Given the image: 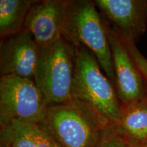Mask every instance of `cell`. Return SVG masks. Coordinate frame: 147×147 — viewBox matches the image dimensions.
Segmentation results:
<instances>
[{
    "instance_id": "cell-1",
    "label": "cell",
    "mask_w": 147,
    "mask_h": 147,
    "mask_svg": "<svg viewBox=\"0 0 147 147\" xmlns=\"http://www.w3.org/2000/svg\"><path fill=\"white\" fill-rule=\"evenodd\" d=\"M61 147H95L114 125L87 104L71 100L51 104L40 125Z\"/></svg>"
},
{
    "instance_id": "cell-2",
    "label": "cell",
    "mask_w": 147,
    "mask_h": 147,
    "mask_svg": "<svg viewBox=\"0 0 147 147\" xmlns=\"http://www.w3.org/2000/svg\"><path fill=\"white\" fill-rule=\"evenodd\" d=\"M71 87L73 100L94 109L111 124L121 119L122 105L115 86L108 78L95 55L87 48L77 46Z\"/></svg>"
},
{
    "instance_id": "cell-3",
    "label": "cell",
    "mask_w": 147,
    "mask_h": 147,
    "mask_svg": "<svg viewBox=\"0 0 147 147\" xmlns=\"http://www.w3.org/2000/svg\"><path fill=\"white\" fill-rule=\"evenodd\" d=\"M62 38L74 47L87 48L115 84L113 57L106 23L94 1L67 0Z\"/></svg>"
},
{
    "instance_id": "cell-4",
    "label": "cell",
    "mask_w": 147,
    "mask_h": 147,
    "mask_svg": "<svg viewBox=\"0 0 147 147\" xmlns=\"http://www.w3.org/2000/svg\"><path fill=\"white\" fill-rule=\"evenodd\" d=\"M76 48L63 38L40 47L34 81L50 104L72 100Z\"/></svg>"
},
{
    "instance_id": "cell-5",
    "label": "cell",
    "mask_w": 147,
    "mask_h": 147,
    "mask_svg": "<svg viewBox=\"0 0 147 147\" xmlns=\"http://www.w3.org/2000/svg\"><path fill=\"white\" fill-rule=\"evenodd\" d=\"M50 105L34 80L16 76H1V128L14 120L40 125Z\"/></svg>"
},
{
    "instance_id": "cell-6",
    "label": "cell",
    "mask_w": 147,
    "mask_h": 147,
    "mask_svg": "<svg viewBox=\"0 0 147 147\" xmlns=\"http://www.w3.org/2000/svg\"><path fill=\"white\" fill-rule=\"evenodd\" d=\"M106 23L113 57L116 91L122 106H127L146 96L147 87L122 37Z\"/></svg>"
},
{
    "instance_id": "cell-7",
    "label": "cell",
    "mask_w": 147,
    "mask_h": 147,
    "mask_svg": "<svg viewBox=\"0 0 147 147\" xmlns=\"http://www.w3.org/2000/svg\"><path fill=\"white\" fill-rule=\"evenodd\" d=\"M106 22L127 41L136 42L147 28V0H95Z\"/></svg>"
},
{
    "instance_id": "cell-8",
    "label": "cell",
    "mask_w": 147,
    "mask_h": 147,
    "mask_svg": "<svg viewBox=\"0 0 147 147\" xmlns=\"http://www.w3.org/2000/svg\"><path fill=\"white\" fill-rule=\"evenodd\" d=\"M40 47L27 30L1 40V76H16L34 80Z\"/></svg>"
},
{
    "instance_id": "cell-9",
    "label": "cell",
    "mask_w": 147,
    "mask_h": 147,
    "mask_svg": "<svg viewBox=\"0 0 147 147\" xmlns=\"http://www.w3.org/2000/svg\"><path fill=\"white\" fill-rule=\"evenodd\" d=\"M67 0L36 1L29 10L23 29L29 32L40 47L62 38Z\"/></svg>"
},
{
    "instance_id": "cell-10",
    "label": "cell",
    "mask_w": 147,
    "mask_h": 147,
    "mask_svg": "<svg viewBox=\"0 0 147 147\" xmlns=\"http://www.w3.org/2000/svg\"><path fill=\"white\" fill-rule=\"evenodd\" d=\"M115 126L127 143L147 145V95L122 106L120 121Z\"/></svg>"
},
{
    "instance_id": "cell-11",
    "label": "cell",
    "mask_w": 147,
    "mask_h": 147,
    "mask_svg": "<svg viewBox=\"0 0 147 147\" xmlns=\"http://www.w3.org/2000/svg\"><path fill=\"white\" fill-rule=\"evenodd\" d=\"M36 1L1 0L0 36L1 40L21 32L29 10Z\"/></svg>"
},
{
    "instance_id": "cell-12",
    "label": "cell",
    "mask_w": 147,
    "mask_h": 147,
    "mask_svg": "<svg viewBox=\"0 0 147 147\" xmlns=\"http://www.w3.org/2000/svg\"><path fill=\"white\" fill-rule=\"evenodd\" d=\"M1 147H37L19 121L14 120L1 128Z\"/></svg>"
},
{
    "instance_id": "cell-13",
    "label": "cell",
    "mask_w": 147,
    "mask_h": 147,
    "mask_svg": "<svg viewBox=\"0 0 147 147\" xmlns=\"http://www.w3.org/2000/svg\"><path fill=\"white\" fill-rule=\"evenodd\" d=\"M19 123L24 130L33 139L37 147H61L50 134L39 125L28 124L21 121H19Z\"/></svg>"
},
{
    "instance_id": "cell-14",
    "label": "cell",
    "mask_w": 147,
    "mask_h": 147,
    "mask_svg": "<svg viewBox=\"0 0 147 147\" xmlns=\"http://www.w3.org/2000/svg\"><path fill=\"white\" fill-rule=\"evenodd\" d=\"M95 147H127V142L119 134L115 126L111 125L104 131Z\"/></svg>"
},
{
    "instance_id": "cell-15",
    "label": "cell",
    "mask_w": 147,
    "mask_h": 147,
    "mask_svg": "<svg viewBox=\"0 0 147 147\" xmlns=\"http://www.w3.org/2000/svg\"><path fill=\"white\" fill-rule=\"evenodd\" d=\"M123 40L125 44L129 53L133 59L134 63L137 66L140 73L142 75L147 87V59L138 50L136 43L127 41L124 38H123Z\"/></svg>"
},
{
    "instance_id": "cell-16",
    "label": "cell",
    "mask_w": 147,
    "mask_h": 147,
    "mask_svg": "<svg viewBox=\"0 0 147 147\" xmlns=\"http://www.w3.org/2000/svg\"><path fill=\"white\" fill-rule=\"evenodd\" d=\"M127 147H147V145L136 144V143H127Z\"/></svg>"
}]
</instances>
